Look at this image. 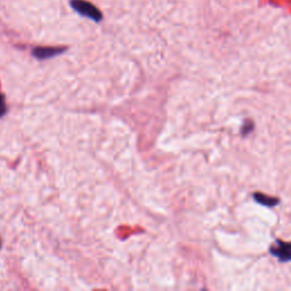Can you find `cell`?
I'll return each mask as SVG.
<instances>
[{"label":"cell","mask_w":291,"mask_h":291,"mask_svg":"<svg viewBox=\"0 0 291 291\" xmlns=\"http://www.w3.org/2000/svg\"><path fill=\"white\" fill-rule=\"evenodd\" d=\"M69 6L76 14L89 19L94 23H101L104 20L102 11L88 0H69Z\"/></svg>","instance_id":"1"},{"label":"cell","mask_w":291,"mask_h":291,"mask_svg":"<svg viewBox=\"0 0 291 291\" xmlns=\"http://www.w3.org/2000/svg\"><path fill=\"white\" fill-rule=\"evenodd\" d=\"M270 254L281 263L291 262V242L275 240L274 245L270 247Z\"/></svg>","instance_id":"2"},{"label":"cell","mask_w":291,"mask_h":291,"mask_svg":"<svg viewBox=\"0 0 291 291\" xmlns=\"http://www.w3.org/2000/svg\"><path fill=\"white\" fill-rule=\"evenodd\" d=\"M66 50V47H36L32 50V55L39 60H45L56 57Z\"/></svg>","instance_id":"3"},{"label":"cell","mask_w":291,"mask_h":291,"mask_svg":"<svg viewBox=\"0 0 291 291\" xmlns=\"http://www.w3.org/2000/svg\"><path fill=\"white\" fill-rule=\"evenodd\" d=\"M253 198L255 199L256 203L260 204V205L267 206V207H273L276 206L280 204V201L277 198H273V197H268L266 195H263L260 192H256L253 195Z\"/></svg>","instance_id":"4"},{"label":"cell","mask_w":291,"mask_h":291,"mask_svg":"<svg viewBox=\"0 0 291 291\" xmlns=\"http://www.w3.org/2000/svg\"><path fill=\"white\" fill-rule=\"evenodd\" d=\"M7 112V106H6V101L4 94H0V117H3L6 114Z\"/></svg>","instance_id":"5"}]
</instances>
